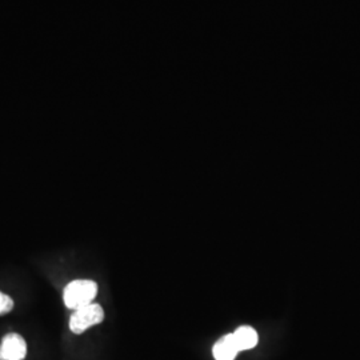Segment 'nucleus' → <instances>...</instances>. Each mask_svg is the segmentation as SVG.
Masks as SVG:
<instances>
[{
	"instance_id": "obj_1",
	"label": "nucleus",
	"mask_w": 360,
	"mask_h": 360,
	"mask_svg": "<svg viewBox=\"0 0 360 360\" xmlns=\"http://www.w3.org/2000/svg\"><path fill=\"white\" fill-rule=\"evenodd\" d=\"M98 295V284L89 279H79L65 285L63 300L67 309L75 311L94 303Z\"/></svg>"
},
{
	"instance_id": "obj_4",
	"label": "nucleus",
	"mask_w": 360,
	"mask_h": 360,
	"mask_svg": "<svg viewBox=\"0 0 360 360\" xmlns=\"http://www.w3.org/2000/svg\"><path fill=\"white\" fill-rule=\"evenodd\" d=\"M239 352L240 351L236 346L232 334L224 335L223 338H220L212 347V355L215 360H233Z\"/></svg>"
},
{
	"instance_id": "obj_2",
	"label": "nucleus",
	"mask_w": 360,
	"mask_h": 360,
	"mask_svg": "<svg viewBox=\"0 0 360 360\" xmlns=\"http://www.w3.org/2000/svg\"><path fill=\"white\" fill-rule=\"evenodd\" d=\"M103 319L104 311L102 306L96 303H91L89 306L75 309L72 312L70 318V330L74 334H83L91 327L101 324L103 322Z\"/></svg>"
},
{
	"instance_id": "obj_3",
	"label": "nucleus",
	"mask_w": 360,
	"mask_h": 360,
	"mask_svg": "<svg viewBox=\"0 0 360 360\" xmlns=\"http://www.w3.org/2000/svg\"><path fill=\"white\" fill-rule=\"evenodd\" d=\"M27 343L22 335L10 333L4 335L0 342V360H25Z\"/></svg>"
},
{
	"instance_id": "obj_6",
	"label": "nucleus",
	"mask_w": 360,
	"mask_h": 360,
	"mask_svg": "<svg viewBox=\"0 0 360 360\" xmlns=\"http://www.w3.org/2000/svg\"><path fill=\"white\" fill-rule=\"evenodd\" d=\"M13 309V300L11 296L6 295L0 291V316L11 312Z\"/></svg>"
},
{
	"instance_id": "obj_5",
	"label": "nucleus",
	"mask_w": 360,
	"mask_h": 360,
	"mask_svg": "<svg viewBox=\"0 0 360 360\" xmlns=\"http://www.w3.org/2000/svg\"><path fill=\"white\" fill-rule=\"evenodd\" d=\"M232 338L239 348V351H245V349H252L257 347L259 342V335H257L255 328L250 326H242L238 330L232 333Z\"/></svg>"
}]
</instances>
